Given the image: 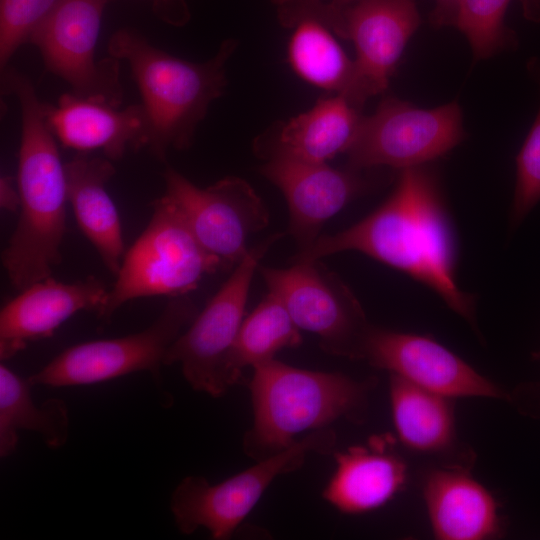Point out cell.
Here are the masks:
<instances>
[{"instance_id": "cell-15", "label": "cell", "mask_w": 540, "mask_h": 540, "mask_svg": "<svg viewBox=\"0 0 540 540\" xmlns=\"http://www.w3.org/2000/svg\"><path fill=\"white\" fill-rule=\"evenodd\" d=\"M364 171L285 158L268 159L260 167V173L286 199L289 233L298 252L307 250L317 240L330 218L374 187V180L366 177Z\"/></svg>"}, {"instance_id": "cell-22", "label": "cell", "mask_w": 540, "mask_h": 540, "mask_svg": "<svg viewBox=\"0 0 540 540\" xmlns=\"http://www.w3.org/2000/svg\"><path fill=\"white\" fill-rule=\"evenodd\" d=\"M389 396L393 423L401 443L408 449L447 456L452 463L458 452L454 398L420 387L390 374Z\"/></svg>"}, {"instance_id": "cell-3", "label": "cell", "mask_w": 540, "mask_h": 540, "mask_svg": "<svg viewBox=\"0 0 540 540\" xmlns=\"http://www.w3.org/2000/svg\"><path fill=\"white\" fill-rule=\"evenodd\" d=\"M236 46L227 39L209 60L192 62L159 49L132 29L112 34L109 55L129 66L147 118L146 148L155 158L164 161L169 150L191 146L209 106L225 91V67Z\"/></svg>"}, {"instance_id": "cell-13", "label": "cell", "mask_w": 540, "mask_h": 540, "mask_svg": "<svg viewBox=\"0 0 540 540\" xmlns=\"http://www.w3.org/2000/svg\"><path fill=\"white\" fill-rule=\"evenodd\" d=\"M165 193L181 211L201 246L223 269L236 266L248 253L251 236L269 223L262 199L242 178L227 176L200 188L177 170L163 173Z\"/></svg>"}, {"instance_id": "cell-33", "label": "cell", "mask_w": 540, "mask_h": 540, "mask_svg": "<svg viewBox=\"0 0 540 540\" xmlns=\"http://www.w3.org/2000/svg\"><path fill=\"white\" fill-rule=\"evenodd\" d=\"M274 4H276L277 6H280L282 4H285L287 2H290V1H293V0H271Z\"/></svg>"}, {"instance_id": "cell-1", "label": "cell", "mask_w": 540, "mask_h": 540, "mask_svg": "<svg viewBox=\"0 0 540 540\" xmlns=\"http://www.w3.org/2000/svg\"><path fill=\"white\" fill-rule=\"evenodd\" d=\"M358 251L421 282L475 325V301L456 279L454 228L436 175L424 165L401 170L391 195L372 213L335 234L321 235L293 262Z\"/></svg>"}, {"instance_id": "cell-25", "label": "cell", "mask_w": 540, "mask_h": 540, "mask_svg": "<svg viewBox=\"0 0 540 540\" xmlns=\"http://www.w3.org/2000/svg\"><path fill=\"white\" fill-rule=\"evenodd\" d=\"M293 29L288 58L293 70L308 83L347 96L354 77L351 61L333 32L313 18L302 17L287 26Z\"/></svg>"}, {"instance_id": "cell-32", "label": "cell", "mask_w": 540, "mask_h": 540, "mask_svg": "<svg viewBox=\"0 0 540 540\" xmlns=\"http://www.w3.org/2000/svg\"><path fill=\"white\" fill-rule=\"evenodd\" d=\"M524 17L535 23H540V0H519Z\"/></svg>"}, {"instance_id": "cell-20", "label": "cell", "mask_w": 540, "mask_h": 540, "mask_svg": "<svg viewBox=\"0 0 540 540\" xmlns=\"http://www.w3.org/2000/svg\"><path fill=\"white\" fill-rule=\"evenodd\" d=\"M361 108L341 94L320 99L306 112L273 128L254 143L264 159L285 158L327 163L347 153L363 116Z\"/></svg>"}, {"instance_id": "cell-14", "label": "cell", "mask_w": 540, "mask_h": 540, "mask_svg": "<svg viewBox=\"0 0 540 540\" xmlns=\"http://www.w3.org/2000/svg\"><path fill=\"white\" fill-rule=\"evenodd\" d=\"M361 360L450 398L511 400L506 391L427 335L372 325Z\"/></svg>"}, {"instance_id": "cell-21", "label": "cell", "mask_w": 540, "mask_h": 540, "mask_svg": "<svg viewBox=\"0 0 540 540\" xmlns=\"http://www.w3.org/2000/svg\"><path fill=\"white\" fill-rule=\"evenodd\" d=\"M111 161L78 153L65 164V174L68 202L78 226L106 268L116 275L125 253L118 210L106 190L115 174Z\"/></svg>"}, {"instance_id": "cell-31", "label": "cell", "mask_w": 540, "mask_h": 540, "mask_svg": "<svg viewBox=\"0 0 540 540\" xmlns=\"http://www.w3.org/2000/svg\"><path fill=\"white\" fill-rule=\"evenodd\" d=\"M20 192L12 177L4 175L0 178V206L9 212L20 208Z\"/></svg>"}, {"instance_id": "cell-4", "label": "cell", "mask_w": 540, "mask_h": 540, "mask_svg": "<svg viewBox=\"0 0 540 540\" xmlns=\"http://www.w3.org/2000/svg\"><path fill=\"white\" fill-rule=\"evenodd\" d=\"M376 384L374 378L356 380L276 359L255 366L249 383L253 421L243 437L244 453L259 461L289 448L300 433L329 428L341 418L361 421Z\"/></svg>"}, {"instance_id": "cell-10", "label": "cell", "mask_w": 540, "mask_h": 540, "mask_svg": "<svg viewBox=\"0 0 540 540\" xmlns=\"http://www.w3.org/2000/svg\"><path fill=\"white\" fill-rule=\"evenodd\" d=\"M462 113L457 102L424 109L389 97L363 117L347 151V167L400 170L422 166L444 156L464 139Z\"/></svg>"}, {"instance_id": "cell-29", "label": "cell", "mask_w": 540, "mask_h": 540, "mask_svg": "<svg viewBox=\"0 0 540 540\" xmlns=\"http://www.w3.org/2000/svg\"><path fill=\"white\" fill-rule=\"evenodd\" d=\"M152 9L161 21L174 27L185 25L191 17L185 0H152Z\"/></svg>"}, {"instance_id": "cell-19", "label": "cell", "mask_w": 540, "mask_h": 540, "mask_svg": "<svg viewBox=\"0 0 540 540\" xmlns=\"http://www.w3.org/2000/svg\"><path fill=\"white\" fill-rule=\"evenodd\" d=\"M334 474L322 496L338 511L361 514L388 503L405 486L407 466L388 435L373 436L366 444L335 451Z\"/></svg>"}, {"instance_id": "cell-12", "label": "cell", "mask_w": 540, "mask_h": 540, "mask_svg": "<svg viewBox=\"0 0 540 540\" xmlns=\"http://www.w3.org/2000/svg\"><path fill=\"white\" fill-rule=\"evenodd\" d=\"M108 0H58L34 29L28 42L46 68L80 97L121 107L120 61L96 59L102 16Z\"/></svg>"}, {"instance_id": "cell-28", "label": "cell", "mask_w": 540, "mask_h": 540, "mask_svg": "<svg viewBox=\"0 0 540 540\" xmlns=\"http://www.w3.org/2000/svg\"><path fill=\"white\" fill-rule=\"evenodd\" d=\"M58 0H0V65L7 67L18 48Z\"/></svg>"}, {"instance_id": "cell-7", "label": "cell", "mask_w": 540, "mask_h": 540, "mask_svg": "<svg viewBox=\"0 0 540 540\" xmlns=\"http://www.w3.org/2000/svg\"><path fill=\"white\" fill-rule=\"evenodd\" d=\"M335 446V431L324 428L219 483L210 484L202 476L185 477L170 501L177 528L186 535L205 528L212 539H229L277 477L299 469L309 454H333Z\"/></svg>"}, {"instance_id": "cell-16", "label": "cell", "mask_w": 540, "mask_h": 540, "mask_svg": "<svg viewBox=\"0 0 540 540\" xmlns=\"http://www.w3.org/2000/svg\"><path fill=\"white\" fill-rule=\"evenodd\" d=\"M109 288L96 277L64 283L51 276L35 282L0 312V358L7 360L29 342L53 335L80 311H97Z\"/></svg>"}, {"instance_id": "cell-11", "label": "cell", "mask_w": 540, "mask_h": 540, "mask_svg": "<svg viewBox=\"0 0 540 540\" xmlns=\"http://www.w3.org/2000/svg\"><path fill=\"white\" fill-rule=\"evenodd\" d=\"M282 236L281 233L273 234L251 247L188 329L168 348L164 365L179 364L184 378L194 390L213 397L228 390L225 366L245 318L254 274L269 248Z\"/></svg>"}, {"instance_id": "cell-34", "label": "cell", "mask_w": 540, "mask_h": 540, "mask_svg": "<svg viewBox=\"0 0 540 540\" xmlns=\"http://www.w3.org/2000/svg\"><path fill=\"white\" fill-rule=\"evenodd\" d=\"M533 357L535 360L540 361V351L534 353Z\"/></svg>"}, {"instance_id": "cell-8", "label": "cell", "mask_w": 540, "mask_h": 540, "mask_svg": "<svg viewBox=\"0 0 540 540\" xmlns=\"http://www.w3.org/2000/svg\"><path fill=\"white\" fill-rule=\"evenodd\" d=\"M268 292L286 307L300 330L316 335L328 354L361 360L372 325L350 287L320 259L288 268L260 267Z\"/></svg>"}, {"instance_id": "cell-6", "label": "cell", "mask_w": 540, "mask_h": 540, "mask_svg": "<svg viewBox=\"0 0 540 540\" xmlns=\"http://www.w3.org/2000/svg\"><path fill=\"white\" fill-rule=\"evenodd\" d=\"M152 216L124 254L116 281L96 311L108 321L130 300L187 295L206 276L223 270L198 242L181 211L166 194L152 203Z\"/></svg>"}, {"instance_id": "cell-18", "label": "cell", "mask_w": 540, "mask_h": 540, "mask_svg": "<svg viewBox=\"0 0 540 540\" xmlns=\"http://www.w3.org/2000/svg\"><path fill=\"white\" fill-rule=\"evenodd\" d=\"M44 114L55 138L78 153L100 150L115 161L128 149L146 148L148 123L141 103L121 108L70 92L56 104L44 103Z\"/></svg>"}, {"instance_id": "cell-23", "label": "cell", "mask_w": 540, "mask_h": 540, "mask_svg": "<svg viewBox=\"0 0 540 540\" xmlns=\"http://www.w3.org/2000/svg\"><path fill=\"white\" fill-rule=\"evenodd\" d=\"M32 385L5 364L0 365V456L8 457L18 443V432L38 433L51 449L61 448L68 440L70 418L66 403L50 398L36 405Z\"/></svg>"}, {"instance_id": "cell-2", "label": "cell", "mask_w": 540, "mask_h": 540, "mask_svg": "<svg viewBox=\"0 0 540 540\" xmlns=\"http://www.w3.org/2000/svg\"><path fill=\"white\" fill-rule=\"evenodd\" d=\"M1 80L4 92L16 97L21 115L17 172L20 213L1 261L10 283L21 291L50 277L61 262L67 183L65 164L34 84L22 72L8 67L2 71Z\"/></svg>"}, {"instance_id": "cell-30", "label": "cell", "mask_w": 540, "mask_h": 540, "mask_svg": "<svg viewBox=\"0 0 540 540\" xmlns=\"http://www.w3.org/2000/svg\"><path fill=\"white\" fill-rule=\"evenodd\" d=\"M462 0H434L430 23L435 28L451 27L456 24Z\"/></svg>"}, {"instance_id": "cell-26", "label": "cell", "mask_w": 540, "mask_h": 540, "mask_svg": "<svg viewBox=\"0 0 540 540\" xmlns=\"http://www.w3.org/2000/svg\"><path fill=\"white\" fill-rule=\"evenodd\" d=\"M511 0H462L455 27L468 39L475 59H487L517 45L505 24Z\"/></svg>"}, {"instance_id": "cell-17", "label": "cell", "mask_w": 540, "mask_h": 540, "mask_svg": "<svg viewBox=\"0 0 540 540\" xmlns=\"http://www.w3.org/2000/svg\"><path fill=\"white\" fill-rule=\"evenodd\" d=\"M421 490L433 535L439 540H490L503 535L493 494L470 472V464L426 469Z\"/></svg>"}, {"instance_id": "cell-24", "label": "cell", "mask_w": 540, "mask_h": 540, "mask_svg": "<svg viewBox=\"0 0 540 540\" xmlns=\"http://www.w3.org/2000/svg\"><path fill=\"white\" fill-rule=\"evenodd\" d=\"M300 331L283 303L268 292L241 324L225 366L227 388L239 381L244 368H254L275 359L285 348L299 346Z\"/></svg>"}, {"instance_id": "cell-9", "label": "cell", "mask_w": 540, "mask_h": 540, "mask_svg": "<svg viewBox=\"0 0 540 540\" xmlns=\"http://www.w3.org/2000/svg\"><path fill=\"white\" fill-rule=\"evenodd\" d=\"M197 314V305L188 295L170 298L143 331L69 347L27 380L32 386L64 387L96 384L139 371L158 377L168 348Z\"/></svg>"}, {"instance_id": "cell-5", "label": "cell", "mask_w": 540, "mask_h": 540, "mask_svg": "<svg viewBox=\"0 0 540 540\" xmlns=\"http://www.w3.org/2000/svg\"><path fill=\"white\" fill-rule=\"evenodd\" d=\"M302 17L316 19L354 45V77L345 97L359 108L387 89L421 21L416 0H293L278 6L285 27Z\"/></svg>"}, {"instance_id": "cell-27", "label": "cell", "mask_w": 540, "mask_h": 540, "mask_svg": "<svg viewBox=\"0 0 540 540\" xmlns=\"http://www.w3.org/2000/svg\"><path fill=\"white\" fill-rule=\"evenodd\" d=\"M528 70L540 87V59L529 61ZM516 186L511 222L518 224L540 201V107L516 158Z\"/></svg>"}]
</instances>
